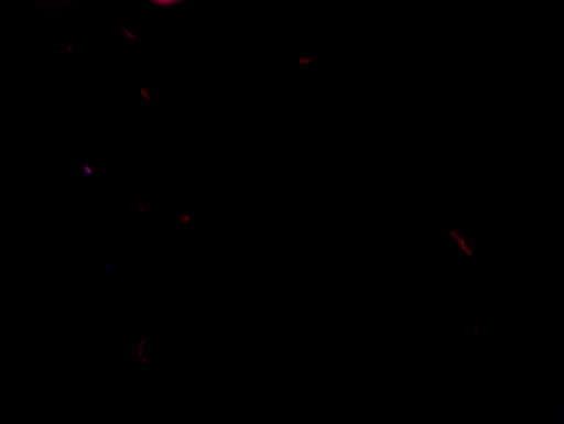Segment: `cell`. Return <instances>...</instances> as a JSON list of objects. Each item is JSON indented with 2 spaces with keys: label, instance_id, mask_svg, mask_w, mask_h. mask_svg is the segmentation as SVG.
<instances>
[{
  "label": "cell",
  "instance_id": "obj_1",
  "mask_svg": "<svg viewBox=\"0 0 564 424\" xmlns=\"http://www.w3.org/2000/svg\"><path fill=\"white\" fill-rule=\"evenodd\" d=\"M152 2H156V4H174L177 0H152Z\"/></svg>",
  "mask_w": 564,
  "mask_h": 424
}]
</instances>
